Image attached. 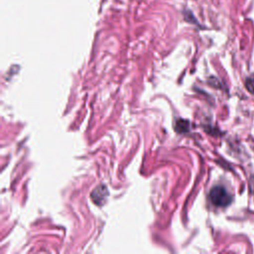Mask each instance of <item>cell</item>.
Returning <instances> with one entry per match:
<instances>
[{"label": "cell", "mask_w": 254, "mask_h": 254, "mask_svg": "<svg viewBox=\"0 0 254 254\" xmlns=\"http://www.w3.org/2000/svg\"><path fill=\"white\" fill-rule=\"evenodd\" d=\"M209 197L211 202L216 206H226L232 200L229 192L221 186L213 187L209 192Z\"/></svg>", "instance_id": "1"}, {"label": "cell", "mask_w": 254, "mask_h": 254, "mask_svg": "<svg viewBox=\"0 0 254 254\" xmlns=\"http://www.w3.org/2000/svg\"><path fill=\"white\" fill-rule=\"evenodd\" d=\"M107 195H108L107 189L103 185H100V186L96 187L93 190V191L91 192V198H92L93 202H95L98 205H101L104 202Z\"/></svg>", "instance_id": "2"}, {"label": "cell", "mask_w": 254, "mask_h": 254, "mask_svg": "<svg viewBox=\"0 0 254 254\" xmlns=\"http://www.w3.org/2000/svg\"><path fill=\"white\" fill-rule=\"evenodd\" d=\"M176 130L178 132H186L189 130V122L187 120H178L176 123Z\"/></svg>", "instance_id": "3"}]
</instances>
